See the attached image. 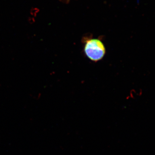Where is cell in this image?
<instances>
[{
	"instance_id": "6da1fadb",
	"label": "cell",
	"mask_w": 155,
	"mask_h": 155,
	"mask_svg": "<svg viewBox=\"0 0 155 155\" xmlns=\"http://www.w3.org/2000/svg\"><path fill=\"white\" fill-rule=\"evenodd\" d=\"M84 53L91 61L97 62L101 60L106 54V48L99 39L89 38L84 42Z\"/></svg>"
}]
</instances>
